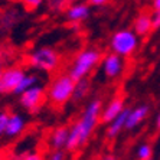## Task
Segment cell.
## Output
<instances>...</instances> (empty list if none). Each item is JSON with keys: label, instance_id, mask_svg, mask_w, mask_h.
Instances as JSON below:
<instances>
[{"label": "cell", "instance_id": "obj_1", "mask_svg": "<svg viewBox=\"0 0 160 160\" xmlns=\"http://www.w3.org/2000/svg\"><path fill=\"white\" fill-rule=\"evenodd\" d=\"M102 101L100 98H94L87 104L85 110L82 111L81 117L71 126L69 138H68L67 152H75L89 140L91 134L97 128L98 123L101 121V112H102Z\"/></svg>", "mask_w": 160, "mask_h": 160}, {"label": "cell", "instance_id": "obj_2", "mask_svg": "<svg viewBox=\"0 0 160 160\" xmlns=\"http://www.w3.org/2000/svg\"><path fill=\"white\" fill-rule=\"evenodd\" d=\"M102 58H104V56H102L101 51L97 48L82 49V51H79V52L75 55L71 67H69L68 75H69L75 82L81 81V79H85L101 63Z\"/></svg>", "mask_w": 160, "mask_h": 160}, {"label": "cell", "instance_id": "obj_3", "mask_svg": "<svg viewBox=\"0 0 160 160\" xmlns=\"http://www.w3.org/2000/svg\"><path fill=\"white\" fill-rule=\"evenodd\" d=\"M62 58L61 53L56 49L51 46H41L35 48L32 52L28 55V63L30 68H33L43 74H52L61 67Z\"/></svg>", "mask_w": 160, "mask_h": 160}, {"label": "cell", "instance_id": "obj_4", "mask_svg": "<svg viewBox=\"0 0 160 160\" xmlns=\"http://www.w3.org/2000/svg\"><path fill=\"white\" fill-rule=\"evenodd\" d=\"M75 84L77 82L69 77L68 74H59L52 79L49 84L48 91H46V97L49 102L56 107L65 105L68 101H71L74 97Z\"/></svg>", "mask_w": 160, "mask_h": 160}, {"label": "cell", "instance_id": "obj_5", "mask_svg": "<svg viewBox=\"0 0 160 160\" xmlns=\"http://www.w3.org/2000/svg\"><path fill=\"white\" fill-rule=\"evenodd\" d=\"M110 49L111 53L121 56V58H128L131 56L140 46V38L136 35L133 29L123 28V29L116 30L110 38Z\"/></svg>", "mask_w": 160, "mask_h": 160}, {"label": "cell", "instance_id": "obj_6", "mask_svg": "<svg viewBox=\"0 0 160 160\" xmlns=\"http://www.w3.org/2000/svg\"><path fill=\"white\" fill-rule=\"evenodd\" d=\"M45 97H46V92H45L43 85L38 84V85L32 87L30 89L25 91V92L19 97V104L22 105L25 110L36 114V112L41 110L42 105H43Z\"/></svg>", "mask_w": 160, "mask_h": 160}, {"label": "cell", "instance_id": "obj_7", "mask_svg": "<svg viewBox=\"0 0 160 160\" xmlns=\"http://www.w3.org/2000/svg\"><path fill=\"white\" fill-rule=\"evenodd\" d=\"M26 72L18 65H13V67L3 69V74H2V78H0V94L8 95V94L15 92V89L20 84Z\"/></svg>", "mask_w": 160, "mask_h": 160}, {"label": "cell", "instance_id": "obj_8", "mask_svg": "<svg viewBox=\"0 0 160 160\" xmlns=\"http://www.w3.org/2000/svg\"><path fill=\"white\" fill-rule=\"evenodd\" d=\"M126 61L116 53H107L101 61V71L108 79H117L124 72Z\"/></svg>", "mask_w": 160, "mask_h": 160}, {"label": "cell", "instance_id": "obj_9", "mask_svg": "<svg viewBox=\"0 0 160 160\" xmlns=\"http://www.w3.org/2000/svg\"><path fill=\"white\" fill-rule=\"evenodd\" d=\"M126 110L124 107V98L121 97H114L104 108L101 112V123L102 124H111L121 112Z\"/></svg>", "mask_w": 160, "mask_h": 160}, {"label": "cell", "instance_id": "obj_10", "mask_svg": "<svg viewBox=\"0 0 160 160\" xmlns=\"http://www.w3.org/2000/svg\"><path fill=\"white\" fill-rule=\"evenodd\" d=\"M89 13H91V8L88 3H72L65 10L68 22L74 23V25H79L81 22L87 20L89 18Z\"/></svg>", "mask_w": 160, "mask_h": 160}, {"label": "cell", "instance_id": "obj_11", "mask_svg": "<svg viewBox=\"0 0 160 160\" xmlns=\"http://www.w3.org/2000/svg\"><path fill=\"white\" fill-rule=\"evenodd\" d=\"M149 112H150V107L147 104H138L137 107L131 108L130 112H128V117H127V121H126V130L131 131L134 128H137L147 118Z\"/></svg>", "mask_w": 160, "mask_h": 160}, {"label": "cell", "instance_id": "obj_12", "mask_svg": "<svg viewBox=\"0 0 160 160\" xmlns=\"http://www.w3.org/2000/svg\"><path fill=\"white\" fill-rule=\"evenodd\" d=\"M69 130H71V127L68 126H58L51 131V134H49V146L52 147L53 152L63 150L67 147L68 138H69Z\"/></svg>", "mask_w": 160, "mask_h": 160}, {"label": "cell", "instance_id": "obj_13", "mask_svg": "<svg viewBox=\"0 0 160 160\" xmlns=\"http://www.w3.org/2000/svg\"><path fill=\"white\" fill-rule=\"evenodd\" d=\"M26 128V118L19 114V112H12L9 116V121H8V127H6V133H4V137L8 138H15L18 136L25 131Z\"/></svg>", "mask_w": 160, "mask_h": 160}, {"label": "cell", "instance_id": "obj_14", "mask_svg": "<svg viewBox=\"0 0 160 160\" xmlns=\"http://www.w3.org/2000/svg\"><path fill=\"white\" fill-rule=\"evenodd\" d=\"M154 29L153 28V19H152V15L149 13H140V15L136 16L133 22V30L136 32L138 38H143V36H147V35Z\"/></svg>", "mask_w": 160, "mask_h": 160}, {"label": "cell", "instance_id": "obj_15", "mask_svg": "<svg viewBox=\"0 0 160 160\" xmlns=\"http://www.w3.org/2000/svg\"><path fill=\"white\" fill-rule=\"evenodd\" d=\"M131 108H126L118 117H117L111 124L107 126V130H105V137L108 140H114V138L118 136L121 131L126 128V121H127V117H128V112H130Z\"/></svg>", "mask_w": 160, "mask_h": 160}, {"label": "cell", "instance_id": "obj_16", "mask_svg": "<svg viewBox=\"0 0 160 160\" xmlns=\"http://www.w3.org/2000/svg\"><path fill=\"white\" fill-rule=\"evenodd\" d=\"M39 84V77H38L36 74H25V77L22 78V81H20V84L18 85V88L15 89V92L16 95H22L25 91H28V89H30L32 87L38 85Z\"/></svg>", "mask_w": 160, "mask_h": 160}, {"label": "cell", "instance_id": "obj_17", "mask_svg": "<svg viewBox=\"0 0 160 160\" xmlns=\"http://www.w3.org/2000/svg\"><path fill=\"white\" fill-rule=\"evenodd\" d=\"M89 89H91V82H89L88 78L85 79H81L75 84V91H74V97L72 100L74 101H81L88 95Z\"/></svg>", "mask_w": 160, "mask_h": 160}, {"label": "cell", "instance_id": "obj_18", "mask_svg": "<svg viewBox=\"0 0 160 160\" xmlns=\"http://www.w3.org/2000/svg\"><path fill=\"white\" fill-rule=\"evenodd\" d=\"M153 156V147L149 143H142V144L137 146V150H136V157L137 160H152Z\"/></svg>", "mask_w": 160, "mask_h": 160}, {"label": "cell", "instance_id": "obj_19", "mask_svg": "<svg viewBox=\"0 0 160 160\" xmlns=\"http://www.w3.org/2000/svg\"><path fill=\"white\" fill-rule=\"evenodd\" d=\"M9 114L8 111L4 110H0V138L4 136L6 133V127H8V121H9Z\"/></svg>", "mask_w": 160, "mask_h": 160}, {"label": "cell", "instance_id": "obj_20", "mask_svg": "<svg viewBox=\"0 0 160 160\" xmlns=\"http://www.w3.org/2000/svg\"><path fill=\"white\" fill-rule=\"evenodd\" d=\"M46 160H65V152L63 150H56V152H52L48 156Z\"/></svg>", "mask_w": 160, "mask_h": 160}, {"label": "cell", "instance_id": "obj_21", "mask_svg": "<svg viewBox=\"0 0 160 160\" xmlns=\"http://www.w3.org/2000/svg\"><path fill=\"white\" fill-rule=\"evenodd\" d=\"M23 160H43V156L38 152H32V153H26V156H25Z\"/></svg>", "mask_w": 160, "mask_h": 160}, {"label": "cell", "instance_id": "obj_22", "mask_svg": "<svg viewBox=\"0 0 160 160\" xmlns=\"http://www.w3.org/2000/svg\"><path fill=\"white\" fill-rule=\"evenodd\" d=\"M152 19H153V28L160 29V12H154L152 15Z\"/></svg>", "mask_w": 160, "mask_h": 160}, {"label": "cell", "instance_id": "obj_23", "mask_svg": "<svg viewBox=\"0 0 160 160\" xmlns=\"http://www.w3.org/2000/svg\"><path fill=\"white\" fill-rule=\"evenodd\" d=\"M152 8L154 12H160V0H154L152 3Z\"/></svg>", "mask_w": 160, "mask_h": 160}, {"label": "cell", "instance_id": "obj_24", "mask_svg": "<svg viewBox=\"0 0 160 160\" xmlns=\"http://www.w3.org/2000/svg\"><path fill=\"white\" fill-rule=\"evenodd\" d=\"M104 4H107V2H104V0H92L91 2V6H104Z\"/></svg>", "mask_w": 160, "mask_h": 160}, {"label": "cell", "instance_id": "obj_25", "mask_svg": "<svg viewBox=\"0 0 160 160\" xmlns=\"http://www.w3.org/2000/svg\"><path fill=\"white\" fill-rule=\"evenodd\" d=\"M100 160H117V157L114 156V154H105V156H102Z\"/></svg>", "mask_w": 160, "mask_h": 160}, {"label": "cell", "instance_id": "obj_26", "mask_svg": "<svg viewBox=\"0 0 160 160\" xmlns=\"http://www.w3.org/2000/svg\"><path fill=\"white\" fill-rule=\"evenodd\" d=\"M25 4H29V6H32V8H38V6H41L42 4V2H39V0H38V2H26Z\"/></svg>", "mask_w": 160, "mask_h": 160}, {"label": "cell", "instance_id": "obj_27", "mask_svg": "<svg viewBox=\"0 0 160 160\" xmlns=\"http://www.w3.org/2000/svg\"><path fill=\"white\" fill-rule=\"evenodd\" d=\"M156 128L160 131V112L157 114V117H156Z\"/></svg>", "mask_w": 160, "mask_h": 160}, {"label": "cell", "instance_id": "obj_28", "mask_svg": "<svg viewBox=\"0 0 160 160\" xmlns=\"http://www.w3.org/2000/svg\"><path fill=\"white\" fill-rule=\"evenodd\" d=\"M0 160H3V153L0 152Z\"/></svg>", "mask_w": 160, "mask_h": 160}, {"label": "cell", "instance_id": "obj_29", "mask_svg": "<svg viewBox=\"0 0 160 160\" xmlns=\"http://www.w3.org/2000/svg\"><path fill=\"white\" fill-rule=\"evenodd\" d=\"M2 74H3V69L0 68V78H2Z\"/></svg>", "mask_w": 160, "mask_h": 160}, {"label": "cell", "instance_id": "obj_30", "mask_svg": "<svg viewBox=\"0 0 160 160\" xmlns=\"http://www.w3.org/2000/svg\"><path fill=\"white\" fill-rule=\"evenodd\" d=\"M0 61H2V55H0Z\"/></svg>", "mask_w": 160, "mask_h": 160}]
</instances>
